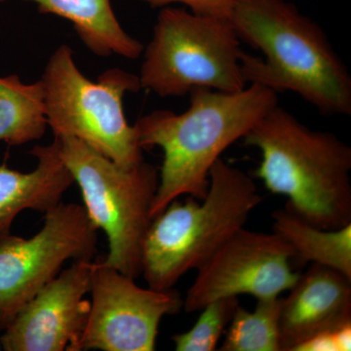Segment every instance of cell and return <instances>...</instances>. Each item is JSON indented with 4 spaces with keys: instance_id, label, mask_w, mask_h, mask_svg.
<instances>
[{
    "instance_id": "9c48e42d",
    "label": "cell",
    "mask_w": 351,
    "mask_h": 351,
    "mask_svg": "<svg viewBox=\"0 0 351 351\" xmlns=\"http://www.w3.org/2000/svg\"><path fill=\"white\" fill-rule=\"evenodd\" d=\"M136 279L95 262L86 325L76 351H154L163 317L184 308L175 288H142Z\"/></svg>"
},
{
    "instance_id": "6da1fadb",
    "label": "cell",
    "mask_w": 351,
    "mask_h": 351,
    "mask_svg": "<svg viewBox=\"0 0 351 351\" xmlns=\"http://www.w3.org/2000/svg\"><path fill=\"white\" fill-rule=\"evenodd\" d=\"M230 23L244 51L247 84L293 92L323 115L351 114V76L324 31L287 0H239Z\"/></svg>"
},
{
    "instance_id": "8fae6325",
    "label": "cell",
    "mask_w": 351,
    "mask_h": 351,
    "mask_svg": "<svg viewBox=\"0 0 351 351\" xmlns=\"http://www.w3.org/2000/svg\"><path fill=\"white\" fill-rule=\"evenodd\" d=\"M95 262L73 261L16 314L0 337L5 351H76L84 331Z\"/></svg>"
},
{
    "instance_id": "277c9868",
    "label": "cell",
    "mask_w": 351,
    "mask_h": 351,
    "mask_svg": "<svg viewBox=\"0 0 351 351\" xmlns=\"http://www.w3.org/2000/svg\"><path fill=\"white\" fill-rule=\"evenodd\" d=\"M262 201L250 176L219 158L210 171L204 199L189 196L181 202L178 198L152 219L142 250L141 276L147 287L174 288L245 228Z\"/></svg>"
},
{
    "instance_id": "5bb4252c",
    "label": "cell",
    "mask_w": 351,
    "mask_h": 351,
    "mask_svg": "<svg viewBox=\"0 0 351 351\" xmlns=\"http://www.w3.org/2000/svg\"><path fill=\"white\" fill-rule=\"evenodd\" d=\"M6 0H0V2ZM38 4L39 12L69 20L80 40L99 57L112 55L135 60L144 46L121 27L110 0H25Z\"/></svg>"
},
{
    "instance_id": "3957f363",
    "label": "cell",
    "mask_w": 351,
    "mask_h": 351,
    "mask_svg": "<svg viewBox=\"0 0 351 351\" xmlns=\"http://www.w3.org/2000/svg\"><path fill=\"white\" fill-rule=\"evenodd\" d=\"M242 140L261 152L256 176L295 214L322 230L351 223V147L335 134L277 105Z\"/></svg>"
},
{
    "instance_id": "44dd1931",
    "label": "cell",
    "mask_w": 351,
    "mask_h": 351,
    "mask_svg": "<svg viewBox=\"0 0 351 351\" xmlns=\"http://www.w3.org/2000/svg\"><path fill=\"white\" fill-rule=\"evenodd\" d=\"M0 350H1V346H0Z\"/></svg>"
},
{
    "instance_id": "5b68a950",
    "label": "cell",
    "mask_w": 351,
    "mask_h": 351,
    "mask_svg": "<svg viewBox=\"0 0 351 351\" xmlns=\"http://www.w3.org/2000/svg\"><path fill=\"white\" fill-rule=\"evenodd\" d=\"M46 119L54 137H73L123 167L145 161L137 132L124 114L123 98L141 88L138 75L108 69L92 82L76 66L73 51L62 44L43 75Z\"/></svg>"
},
{
    "instance_id": "2e32d148",
    "label": "cell",
    "mask_w": 351,
    "mask_h": 351,
    "mask_svg": "<svg viewBox=\"0 0 351 351\" xmlns=\"http://www.w3.org/2000/svg\"><path fill=\"white\" fill-rule=\"evenodd\" d=\"M47 127L41 80L24 83L17 75L0 77V142H34L43 137Z\"/></svg>"
},
{
    "instance_id": "52a82bcc",
    "label": "cell",
    "mask_w": 351,
    "mask_h": 351,
    "mask_svg": "<svg viewBox=\"0 0 351 351\" xmlns=\"http://www.w3.org/2000/svg\"><path fill=\"white\" fill-rule=\"evenodd\" d=\"M59 140L60 152L82 191L88 216L108 242L104 265L137 279L142 250L152 221L159 170L143 162L123 167L73 137Z\"/></svg>"
},
{
    "instance_id": "ffe728a7",
    "label": "cell",
    "mask_w": 351,
    "mask_h": 351,
    "mask_svg": "<svg viewBox=\"0 0 351 351\" xmlns=\"http://www.w3.org/2000/svg\"><path fill=\"white\" fill-rule=\"evenodd\" d=\"M351 323L335 328L307 341L300 351H346L350 350Z\"/></svg>"
},
{
    "instance_id": "ac0fdd59",
    "label": "cell",
    "mask_w": 351,
    "mask_h": 351,
    "mask_svg": "<svg viewBox=\"0 0 351 351\" xmlns=\"http://www.w3.org/2000/svg\"><path fill=\"white\" fill-rule=\"evenodd\" d=\"M239 306V298L216 300L201 309L195 324L189 331L173 336L177 351H213L225 334Z\"/></svg>"
},
{
    "instance_id": "e0dca14e",
    "label": "cell",
    "mask_w": 351,
    "mask_h": 351,
    "mask_svg": "<svg viewBox=\"0 0 351 351\" xmlns=\"http://www.w3.org/2000/svg\"><path fill=\"white\" fill-rule=\"evenodd\" d=\"M282 298L258 301L253 313L237 306L221 351H281L279 318Z\"/></svg>"
},
{
    "instance_id": "30bf717a",
    "label": "cell",
    "mask_w": 351,
    "mask_h": 351,
    "mask_svg": "<svg viewBox=\"0 0 351 351\" xmlns=\"http://www.w3.org/2000/svg\"><path fill=\"white\" fill-rule=\"evenodd\" d=\"M294 258L292 247L277 233L241 228L197 269L182 309L196 313L216 300L240 295L257 301L280 297L299 278L290 265Z\"/></svg>"
},
{
    "instance_id": "4fadbf2b",
    "label": "cell",
    "mask_w": 351,
    "mask_h": 351,
    "mask_svg": "<svg viewBox=\"0 0 351 351\" xmlns=\"http://www.w3.org/2000/svg\"><path fill=\"white\" fill-rule=\"evenodd\" d=\"M29 154L38 159L29 173L0 165V239L10 234L14 219L25 210L43 212L62 202L68 189L75 184L60 152L59 140L36 145Z\"/></svg>"
},
{
    "instance_id": "7c38bea8",
    "label": "cell",
    "mask_w": 351,
    "mask_h": 351,
    "mask_svg": "<svg viewBox=\"0 0 351 351\" xmlns=\"http://www.w3.org/2000/svg\"><path fill=\"white\" fill-rule=\"evenodd\" d=\"M282 298L281 351H300L318 335L351 323V278L311 263Z\"/></svg>"
},
{
    "instance_id": "8992f818",
    "label": "cell",
    "mask_w": 351,
    "mask_h": 351,
    "mask_svg": "<svg viewBox=\"0 0 351 351\" xmlns=\"http://www.w3.org/2000/svg\"><path fill=\"white\" fill-rule=\"evenodd\" d=\"M239 36L228 18L164 7L144 48L141 88L161 98L199 88L237 92L247 86Z\"/></svg>"
},
{
    "instance_id": "ba28073f",
    "label": "cell",
    "mask_w": 351,
    "mask_h": 351,
    "mask_svg": "<svg viewBox=\"0 0 351 351\" xmlns=\"http://www.w3.org/2000/svg\"><path fill=\"white\" fill-rule=\"evenodd\" d=\"M44 215L31 239L12 233L0 239V331L66 261H92L98 252L99 228L83 205L61 202Z\"/></svg>"
},
{
    "instance_id": "d6986e66",
    "label": "cell",
    "mask_w": 351,
    "mask_h": 351,
    "mask_svg": "<svg viewBox=\"0 0 351 351\" xmlns=\"http://www.w3.org/2000/svg\"><path fill=\"white\" fill-rule=\"evenodd\" d=\"M152 7H166L173 3L184 4L191 12L215 17L230 18L239 0H142Z\"/></svg>"
},
{
    "instance_id": "9a60e30c",
    "label": "cell",
    "mask_w": 351,
    "mask_h": 351,
    "mask_svg": "<svg viewBox=\"0 0 351 351\" xmlns=\"http://www.w3.org/2000/svg\"><path fill=\"white\" fill-rule=\"evenodd\" d=\"M271 217L274 232L292 247L298 262L331 267L351 278V223L339 230H322L307 223L287 205Z\"/></svg>"
},
{
    "instance_id": "7a4b0ae2",
    "label": "cell",
    "mask_w": 351,
    "mask_h": 351,
    "mask_svg": "<svg viewBox=\"0 0 351 351\" xmlns=\"http://www.w3.org/2000/svg\"><path fill=\"white\" fill-rule=\"evenodd\" d=\"M189 96L186 112L154 110L134 125L143 149L158 147L164 154L152 219L182 195L204 199L214 164L278 105L276 92L258 84L237 92L199 88Z\"/></svg>"
}]
</instances>
